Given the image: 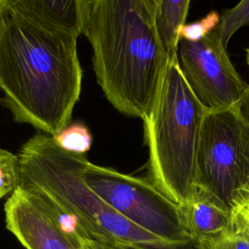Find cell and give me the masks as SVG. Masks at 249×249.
I'll use <instances>...</instances> for the list:
<instances>
[{
	"mask_svg": "<svg viewBox=\"0 0 249 249\" xmlns=\"http://www.w3.org/2000/svg\"><path fill=\"white\" fill-rule=\"evenodd\" d=\"M78 37L0 17V89L16 122L52 136L70 123L82 89Z\"/></svg>",
	"mask_w": 249,
	"mask_h": 249,
	"instance_id": "obj_1",
	"label": "cell"
},
{
	"mask_svg": "<svg viewBox=\"0 0 249 249\" xmlns=\"http://www.w3.org/2000/svg\"><path fill=\"white\" fill-rule=\"evenodd\" d=\"M83 34L107 100L125 116L147 118L169 60L153 11L144 0H89Z\"/></svg>",
	"mask_w": 249,
	"mask_h": 249,
	"instance_id": "obj_2",
	"label": "cell"
},
{
	"mask_svg": "<svg viewBox=\"0 0 249 249\" xmlns=\"http://www.w3.org/2000/svg\"><path fill=\"white\" fill-rule=\"evenodd\" d=\"M205 108L169 57L153 108L143 121L150 180L180 206L196 191V155Z\"/></svg>",
	"mask_w": 249,
	"mask_h": 249,
	"instance_id": "obj_3",
	"label": "cell"
},
{
	"mask_svg": "<svg viewBox=\"0 0 249 249\" xmlns=\"http://www.w3.org/2000/svg\"><path fill=\"white\" fill-rule=\"evenodd\" d=\"M196 187L232 210L249 192V127L234 107L207 111L196 155Z\"/></svg>",
	"mask_w": 249,
	"mask_h": 249,
	"instance_id": "obj_4",
	"label": "cell"
},
{
	"mask_svg": "<svg viewBox=\"0 0 249 249\" xmlns=\"http://www.w3.org/2000/svg\"><path fill=\"white\" fill-rule=\"evenodd\" d=\"M83 178L104 202L140 229L169 243H193L182 207L150 179L124 174L89 160Z\"/></svg>",
	"mask_w": 249,
	"mask_h": 249,
	"instance_id": "obj_5",
	"label": "cell"
},
{
	"mask_svg": "<svg viewBox=\"0 0 249 249\" xmlns=\"http://www.w3.org/2000/svg\"><path fill=\"white\" fill-rule=\"evenodd\" d=\"M177 58L187 85L206 111L234 107L247 87L216 29L199 40L179 39Z\"/></svg>",
	"mask_w": 249,
	"mask_h": 249,
	"instance_id": "obj_6",
	"label": "cell"
},
{
	"mask_svg": "<svg viewBox=\"0 0 249 249\" xmlns=\"http://www.w3.org/2000/svg\"><path fill=\"white\" fill-rule=\"evenodd\" d=\"M4 214L7 230L25 249H82L76 223L28 187H16Z\"/></svg>",
	"mask_w": 249,
	"mask_h": 249,
	"instance_id": "obj_7",
	"label": "cell"
},
{
	"mask_svg": "<svg viewBox=\"0 0 249 249\" xmlns=\"http://www.w3.org/2000/svg\"><path fill=\"white\" fill-rule=\"evenodd\" d=\"M88 7L89 0H0V17L14 16L79 36Z\"/></svg>",
	"mask_w": 249,
	"mask_h": 249,
	"instance_id": "obj_8",
	"label": "cell"
},
{
	"mask_svg": "<svg viewBox=\"0 0 249 249\" xmlns=\"http://www.w3.org/2000/svg\"><path fill=\"white\" fill-rule=\"evenodd\" d=\"M181 207L191 240L197 249H211L232 230V212L198 187Z\"/></svg>",
	"mask_w": 249,
	"mask_h": 249,
	"instance_id": "obj_9",
	"label": "cell"
},
{
	"mask_svg": "<svg viewBox=\"0 0 249 249\" xmlns=\"http://www.w3.org/2000/svg\"><path fill=\"white\" fill-rule=\"evenodd\" d=\"M191 0H160L155 23L169 57L177 54L179 30L185 24Z\"/></svg>",
	"mask_w": 249,
	"mask_h": 249,
	"instance_id": "obj_10",
	"label": "cell"
},
{
	"mask_svg": "<svg viewBox=\"0 0 249 249\" xmlns=\"http://www.w3.org/2000/svg\"><path fill=\"white\" fill-rule=\"evenodd\" d=\"M53 137L63 150L82 155H86L92 143L89 127L81 122H70Z\"/></svg>",
	"mask_w": 249,
	"mask_h": 249,
	"instance_id": "obj_11",
	"label": "cell"
},
{
	"mask_svg": "<svg viewBox=\"0 0 249 249\" xmlns=\"http://www.w3.org/2000/svg\"><path fill=\"white\" fill-rule=\"evenodd\" d=\"M249 26V0H240L234 7L226 10L215 27L224 47L241 27Z\"/></svg>",
	"mask_w": 249,
	"mask_h": 249,
	"instance_id": "obj_12",
	"label": "cell"
},
{
	"mask_svg": "<svg viewBox=\"0 0 249 249\" xmlns=\"http://www.w3.org/2000/svg\"><path fill=\"white\" fill-rule=\"evenodd\" d=\"M18 184V155L0 148V199L10 195Z\"/></svg>",
	"mask_w": 249,
	"mask_h": 249,
	"instance_id": "obj_13",
	"label": "cell"
},
{
	"mask_svg": "<svg viewBox=\"0 0 249 249\" xmlns=\"http://www.w3.org/2000/svg\"><path fill=\"white\" fill-rule=\"evenodd\" d=\"M220 21V18L217 13H211L200 21H196L191 24H183L179 30V39L187 40H199L207 33L215 29Z\"/></svg>",
	"mask_w": 249,
	"mask_h": 249,
	"instance_id": "obj_14",
	"label": "cell"
},
{
	"mask_svg": "<svg viewBox=\"0 0 249 249\" xmlns=\"http://www.w3.org/2000/svg\"><path fill=\"white\" fill-rule=\"evenodd\" d=\"M211 249H249V229L233 222L232 230Z\"/></svg>",
	"mask_w": 249,
	"mask_h": 249,
	"instance_id": "obj_15",
	"label": "cell"
},
{
	"mask_svg": "<svg viewBox=\"0 0 249 249\" xmlns=\"http://www.w3.org/2000/svg\"><path fill=\"white\" fill-rule=\"evenodd\" d=\"M78 229L80 233L82 249H138L132 245L113 240L101 234H90L81 229Z\"/></svg>",
	"mask_w": 249,
	"mask_h": 249,
	"instance_id": "obj_16",
	"label": "cell"
},
{
	"mask_svg": "<svg viewBox=\"0 0 249 249\" xmlns=\"http://www.w3.org/2000/svg\"><path fill=\"white\" fill-rule=\"evenodd\" d=\"M233 222L249 229V195L232 210Z\"/></svg>",
	"mask_w": 249,
	"mask_h": 249,
	"instance_id": "obj_17",
	"label": "cell"
},
{
	"mask_svg": "<svg viewBox=\"0 0 249 249\" xmlns=\"http://www.w3.org/2000/svg\"><path fill=\"white\" fill-rule=\"evenodd\" d=\"M234 109L249 127V85H247L242 96L234 105Z\"/></svg>",
	"mask_w": 249,
	"mask_h": 249,
	"instance_id": "obj_18",
	"label": "cell"
},
{
	"mask_svg": "<svg viewBox=\"0 0 249 249\" xmlns=\"http://www.w3.org/2000/svg\"><path fill=\"white\" fill-rule=\"evenodd\" d=\"M146 2V4L149 6V8L153 11V13L155 14V11L158 7V4H159V1L160 0H144Z\"/></svg>",
	"mask_w": 249,
	"mask_h": 249,
	"instance_id": "obj_19",
	"label": "cell"
},
{
	"mask_svg": "<svg viewBox=\"0 0 249 249\" xmlns=\"http://www.w3.org/2000/svg\"><path fill=\"white\" fill-rule=\"evenodd\" d=\"M246 63H247V65L249 67V48L246 49Z\"/></svg>",
	"mask_w": 249,
	"mask_h": 249,
	"instance_id": "obj_20",
	"label": "cell"
}]
</instances>
